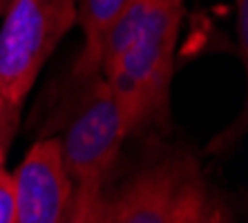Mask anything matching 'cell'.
<instances>
[{"mask_svg": "<svg viewBox=\"0 0 248 223\" xmlns=\"http://www.w3.org/2000/svg\"><path fill=\"white\" fill-rule=\"evenodd\" d=\"M181 18L184 0H152L137 36L101 74L112 89L127 134L166 119Z\"/></svg>", "mask_w": 248, "mask_h": 223, "instance_id": "obj_1", "label": "cell"}, {"mask_svg": "<svg viewBox=\"0 0 248 223\" xmlns=\"http://www.w3.org/2000/svg\"><path fill=\"white\" fill-rule=\"evenodd\" d=\"M76 23L74 0H9L0 27V101L20 109L43 65Z\"/></svg>", "mask_w": 248, "mask_h": 223, "instance_id": "obj_2", "label": "cell"}, {"mask_svg": "<svg viewBox=\"0 0 248 223\" xmlns=\"http://www.w3.org/2000/svg\"><path fill=\"white\" fill-rule=\"evenodd\" d=\"M61 141V159L72 185L85 181H103L114 165L127 138L121 112L112 96L110 85L101 74L83 83Z\"/></svg>", "mask_w": 248, "mask_h": 223, "instance_id": "obj_3", "label": "cell"}, {"mask_svg": "<svg viewBox=\"0 0 248 223\" xmlns=\"http://www.w3.org/2000/svg\"><path fill=\"white\" fill-rule=\"evenodd\" d=\"M69 192L72 181L61 159V141L43 138L14 172V223H56Z\"/></svg>", "mask_w": 248, "mask_h": 223, "instance_id": "obj_4", "label": "cell"}, {"mask_svg": "<svg viewBox=\"0 0 248 223\" xmlns=\"http://www.w3.org/2000/svg\"><path fill=\"white\" fill-rule=\"evenodd\" d=\"M192 165L190 156L174 154L143 167L114 199H105L103 223H168L174 192Z\"/></svg>", "mask_w": 248, "mask_h": 223, "instance_id": "obj_5", "label": "cell"}, {"mask_svg": "<svg viewBox=\"0 0 248 223\" xmlns=\"http://www.w3.org/2000/svg\"><path fill=\"white\" fill-rule=\"evenodd\" d=\"M130 0H81L76 7V23L83 29V52L74 63V83L83 85L101 74V45L110 25Z\"/></svg>", "mask_w": 248, "mask_h": 223, "instance_id": "obj_6", "label": "cell"}, {"mask_svg": "<svg viewBox=\"0 0 248 223\" xmlns=\"http://www.w3.org/2000/svg\"><path fill=\"white\" fill-rule=\"evenodd\" d=\"M168 223H228L219 203L203 188L197 165H192L181 178Z\"/></svg>", "mask_w": 248, "mask_h": 223, "instance_id": "obj_7", "label": "cell"}, {"mask_svg": "<svg viewBox=\"0 0 248 223\" xmlns=\"http://www.w3.org/2000/svg\"><path fill=\"white\" fill-rule=\"evenodd\" d=\"M105 199L108 196L103 194V181L74 183L56 223H103Z\"/></svg>", "mask_w": 248, "mask_h": 223, "instance_id": "obj_8", "label": "cell"}, {"mask_svg": "<svg viewBox=\"0 0 248 223\" xmlns=\"http://www.w3.org/2000/svg\"><path fill=\"white\" fill-rule=\"evenodd\" d=\"M18 119H20V109H14L0 101V163H5L7 149H9V143L16 134Z\"/></svg>", "mask_w": 248, "mask_h": 223, "instance_id": "obj_9", "label": "cell"}, {"mask_svg": "<svg viewBox=\"0 0 248 223\" xmlns=\"http://www.w3.org/2000/svg\"><path fill=\"white\" fill-rule=\"evenodd\" d=\"M14 174L7 172L5 163H0V223H14Z\"/></svg>", "mask_w": 248, "mask_h": 223, "instance_id": "obj_10", "label": "cell"}, {"mask_svg": "<svg viewBox=\"0 0 248 223\" xmlns=\"http://www.w3.org/2000/svg\"><path fill=\"white\" fill-rule=\"evenodd\" d=\"M237 7V43H239V58L248 63V0H235Z\"/></svg>", "mask_w": 248, "mask_h": 223, "instance_id": "obj_11", "label": "cell"}, {"mask_svg": "<svg viewBox=\"0 0 248 223\" xmlns=\"http://www.w3.org/2000/svg\"><path fill=\"white\" fill-rule=\"evenodd\" d=\"M7 2H9V0H0V14L5 12V7H7Z\"/></svg>", "mask_w": 248, "mask_h": 223, "instance_id": "obj_12", "label": "cell"}]
</instances>
